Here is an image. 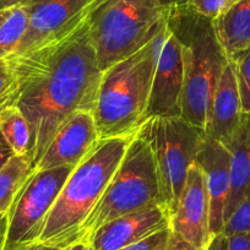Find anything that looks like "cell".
Instances as JSON below:
<instances>
[{
	"label": "cell",
	"mask_w": 250,
	"mask_h": 250,
	"mask_svg": "<svg viewBox=\"0 0 250 250\" xmlns=\"http://www.w3.org/2000/svg\"><path fill=\"white\" fill-rule=\"evenodd\" d=\"M169 228L194 247L204 249L210 239V200L205 175L198 163L188 170Z\"/></svg>",
	"instance_id": "8fae6325"
},
{
	"label": "cell",
	"mask_w": 250,
	"mask_h": 250,
	"mask_svg": "<svg viewBox=\"0 0 250 250\" xmlns=\"http://www.w3.org/2000/svg\"><path fill=\"white\" fill-rule=\"evenodd\" d=\"M167 27L138 52L102 73L92 112L100 139L134 138L145 123Z\"/></svg>",
	"instance_id": "3957f363"
},
{
	"label": "cell",
	"mask_w": 250,
	"mask_h": 250,
	"mask_svg": "<svg viewBox=\"0 0 250 250\" xmlns=\"http://www.w3.org/2000/svg\"><path fill=\"white\" fill-rule=\"evenodd\" d=\"M196 163L205 175L210 200V235L223 232L230 193V155L225 145L204 134Z\"/></svg>",
	"instance_id": "5bb4252c"
},
{
	"label": "cell",
	"mask_w": 250,
	"mask_h": 250,
	"mask_svg": "<svg viewBox=\"0 0 250 250\" xmlns=\"http://www.w3.org/2000/svg\"><path fill=\"white\" fill-rule=\"evenodd\" d=\"M228 237V250H250V232H240Z\"/></svg>",
	"instance_id": "484cf974"
},
{
	"label": "cell",
	"mask_w": 250,
	"mask_h": 250,
	"mask_svg": "<svg viewBox=\"0 0 250 250\" xmlns=\"http://www.w3.org/2000/svg\"><path fill=\"white\" fill-rule=\"evenodd\" d=\"M170 215L163 205H153L120 216L93 230L83 243L88 250H119L169 228Z\"/></svg>",
	"instance_id": "7c38bea8"
},
{
	"label": "cell",
	"mask_w": 250,
	"mask_h": 250,
	"mask_svg": "<svg viewBox=\"0 0 250 250\" xmlns=\"http://www.w3.org/2000/svg\"><path fill=\"white\" fill-rule=\"evenodd\" d=\"M226 147L230 155V193L225 223L250 188V113L243 114L237 131Z\"/></svg>",
	"instance_id": "2e32d148"
},
{
	"label": "cell",
	"mask_w": 250,
	"mask_h": 250,
	"mask_svg": "<svg viewBox=\"0 0 250 250\" xmlns=\"http://www.w3.org/2000/svg\"><path fill=\"white\" fill-rule=\"evenodd\" d=\"M74 168L33 169L8 212L4 250H16L40 242L48 215Z\"/></svg>",
	"instance_id": "ba28073f"
},
{
	"label": "cell",
	"mask_w": 250,
	"mask_h": 250,
	"mask_svg": "<svg viewBox=\"0 0 250 250\" xmlns=\"http://www.w3.org/2000/svg\"><path fill=\"white\" fill-rule=\"evenodd\" d=\"M103 0H40L27 6L28 25L14 54H23L75 27ZM13 54V55H14Z\"/></svg>",
	"instance_id": "9c48e42d"
},
{
	"label": "cell",
	"mask_w": 250,
	"mask_h": 250,
	"mask_svg": "<svg viewBox=\"0 0 250 250\" xmlns=\"http://www.w3.org/2000/svg\"><path fill=\"white\" fill-rule=\"evenodd\" d=\"M87 16L41 47L8 57L19 83L14 104L32 130L33 168L66 120L95 109L102 71Z\"/></svg>",
	"instance_id": "6da1fadb"
},
{
	"label": "cell",
	"mask_w": 250,
	"mask_h": 250,
	"mask_svg": "<svg viewBox=\"0 0 250 250\" xmlns=\"http://www.w3.org/2000/svg\"><path fill=\"white\" fill-rule=\"evenodd\" d=\"M153 205L166 206L157 165L147 143L135 135L102 198L86 221L83 240L104 223Z\"/></svg>",
	"instance_id": "8992f818"
},
{
	"label": "cell",
	"mask_w": 250,
	"mask_h": 250,
	"mask_svg": "<svg viewBox=\"0 0 250 250\" xmlns=\"http://www.w3.org/2000/svg\"><path fill=\"white\" fill-rule=\"evenodd\" d=\"M165 247H166V244H165V245H162V247H160V248H158L157 250H165Z\"/></svg>",
	"instance_id": "d590c367"
},
{
	"label": "cell",
	"mask_w": 250,
	"mask_h": 250,
	"mask_svg": "<svg viewBox=\"0 0 250 250\" xmlns=\"http://www.w3.org/2000/svg\"><path fill=\"white\" fill-rule=\"evenodd\" d=\"M18 78L9 58L0 59V109L14 104L18 95Z\"/></svg>",
	"instance_id": "7402d4cb"
},
{
	"label": "cell",
	"mask_w": 250,
	"mask_h": 250,
	"mask_svg": "<svg viewBox=\"0 0 250 250\" xmlns=\"http://www.w3.org/2000/svg\"><path fill=\"white\" fill-rule=\"evenodd\" d=\"M234 1H237V0H230V5H232V4L234 3Z\"/></svg>",
	"instance_id": "8d00e7d4"
},
{
	"label": "cell",
	"mask_w": 250,
	"mask_h": 250,
	"mask_svg": "<svg viewBox=\"0 0 250 250\" xmlns=\"http://www.w3.org/2000/svg\"><path fill=\"white\" fill-rule=\"evenodd\" d=\"M165 250H204L200 248L194 247L193 244L188 243L187 240H184L183 238H180L179 235L173 233L170 230V234L168 237L167 243H166Z\"/></svg>",
	"instance_id": "4316f807"
},
{
	"label": "cell",
	"mask_w": 250,
	"mask_h": 250,
	"mask_svg": "<svg viewBox=\"0 0 250 250\" xmlns=\"http://www.w3.org/2000/svg\"><path fill=\"white\" fill-rule=\"evenodd\" d=\"M133 138L100 139L74 168L47 217L40 243L65 249L83 240L85 223L102 198Z\"/></svg>",
	"instance_id": "7a4b0ae2"
},
{
	"label": "cell",
	"mask_w": 250,
	"mask_h": 250,
	"mask_svg": "<svg viewBox=\"0 0 250 250\" xmlns=\"http://www.w3.org/2000/svg\"><path fill=\"white\" fill-rule=\"evenodd\" d=\"M16 250H62V249H58V248H53L49 247V245H45L42 244V243H35V244H31V245H26V247L22 248H19Z\"/></svg>",
	"instance_id": "1f68e13d"
},
{
	"label": "cell",
	"mask_w": 250,
	"mask_h": 250,
	"mask_svg": "<svg viewBox=\"0 0 250 250\" xmlns=\"http://www.w3.org/2000/svg\"><path fill=\"white\" fill-rule=\"evenodd\" d=\"M31 0H1L0 1V10L4 9H13L16 6H25L30 4Z\"/></svg>",
	"instance_id": "4dcf8cb0"
},
{
	"label": "cell",
	"mask_w": 250,
	"mask_h": 250,
	"mask_svg": "<svg viewBox=\"0 0 250 250\" xmlns=\"http://www.w3.org/2000/svg\"><path fill=\"white\" fill-rule=\"evenodd\" d=\"M37 1H40V0H31L30 4H35V3H37ZM30 4H28V5H30Z\"/></svg>",
	"instance_id": "e575fe53"
},
{
	"label": "cell",
	"mask_w": 250,
	"mask_h": 250,
	"mask_svg": "<svg viewBox=\"0 0 250 250\" xmlns=\"http://www.w3.org/2000/svg\"><path fill=\"white\" fill-rule=\"evenodd\" d=\"M216 38L226 57L250 47V0H237L212 20Z\"/></svg>",
	"instance_id": "e0dca14e"
},
{
	"label": "cell",
	"mask_w": 250,
	"mask_h": 250,
	"mask_svg": "<svg viewBox=\"0 0 250 250\" xmlns=\"http://www.w3.org/2000/svg\"><path fill=\"white\" fill-rule=\"evenodd\" d=\"M183 90V43L168 23L156 66L146 119L152 117H182Z\"/></svg>",
	"instance_id": "30bf717a"
},
{
	"label": "cell",
	"mask_w": 250,
	"mask_h": 250,
	"mask_svg": "<svg viewBox=\"0 0 250 250\" xmlns=\"http://www.w3.org/2000/svg\"><path fill=\"white\" fill-rule=\"evenodd\" d=\"M0 133L3 134L15 155H32L33 138L30 123L15 104L0 109Z\"/></svg>",
	"instance_id": "d6986e66"
},
{
	"label": "cell",
	"mask_w": 250,
	"mask_h": 250,
	"mask_svg": "<svg viewBox=\"0 0 250 250\" xmlns=\"http://www.w3.org/2000/svg\"><path fill=\"white\" fill-rule=\"evenodd\" d=\"M0 1H1V0H0Z\"/></svg>",
	"instance_id": "74e56055"
},
{
	"label": "cell",
	"mask_w": 250,
	"mask_h": 250,
	"mask_svg": "<svg viewBox=\"0 0 250 250\" xmlns=\"http://www.w3.org/2000/svg\"><path fill=\"white\" fill-rule=\"evenodd\" d=\"M184 3L177 6L169 19V25L188 37L184 41L177 35L184 55L182 118L204 130L208 109L228 58L216 38L212 20L198 15Z\"/></svg>",
	"instance_id": "5b68a950"
},
{
	"label": "cell",
	"mask_w": 250,
	"mask_h": 250,
	"mask_svg": "<svg viewBox=\"0 0 250 250\" xmlns=\"http://www.w3.org/2000/svg\"><path fill=\"white\" fill-rule=\"evenodd\" d=\"M169 234L170 228H167V229L160 230V232L155 233V234L150 235V237L145 238L140 242L134 243V244L122 248L119 250H157L158 248L167 243Z\"/></svg>",
	"instance_id": "d4e9b609"
},
{
	"label": "cell",
	"mask_w": 250,
	"mask_h": 250,
	"mask_svg": "<svg viewBox=\"0 0 250 250\" xmlns=\"http://www.w3.org/2000/svg\"><path fill=\"white\" fill-rule=\"evenodd\" d=\"M27 25V6L14 8L5 22L0 26V59L10 57L16 52Z\"/></svg>",
	"instance_id": "ffe728a7"
},
{
	"label": "cell",
	"mask_w": 250,
	"mask_h": 250,
	"mask_svg": "<svg viewBox=\"0 0 250 250\" xmlns=\"http://www.w3.org/2000/svg\"><path fill=\"white\" fill-rule=\"evenodd\" d=\"M14 156H15V152H14L13 148L10 147L8 141L5 140L3 134L0 133V169H1Z\"/></svg>",
	"instance_id": "f1b7e54d"
},
{
	"label": "cell",
	"mask_w": 250,
	"mask_h": 250,
	"mask_svg": "<svg viewBox=\"0 0 250 250\" xmlns=\"http://www.w3.org/2000/svg\"><path fill=\"white\" fill-rule=\"evenodd\" d=\"M240 232H250V188L223 227L226 235Z\"/></svg>",
	"instance_id": "603a6c76"
},
{
	"label": "cell",
	"mask_w": 250,
	"mask_h": 250,
	"mask_svg": "<svg viewBox=\"0 0 250 250\" xmlns=\"http://www.w3.org/2000/svg\"><path fill=\"white\" fill-rule=\"evenodd\" d=\"M13 9H4V10H0V26L5 22V20L9 18V15L11 14Z\"/></svg>",
	"instance_id": "836d02e7"
},
{
	"label": "cell",
	"mask_w": 250,
	"mask_h": 250,
	"mask_svg": "<svg viewBox=\"0 0 250 250\" xmlns=\"http://www.w3.org/2000/svg\"><path fill=\"white\" fill-rule=\"evenodd\" d=\"M235 74L243 114L250 113V47L228 58Z\"/></svg>",
	"instance_id": "44dd1931"
},
{
	"label": "cell",
	"mask_w": 250,
	"mask_h": 250,
	"mask_svg": "<svg viewBox=\"0 0 250 250\" xmlns=\"http://www.w3.org/2000/svg\"><path fill=\"white\" fill-rule=\"evenodd\" d=\"M185 0H103L87 16L101 71L155 38Z\"/></svg>",
	"instance_id": "277c9868"
},
{
	"label": "cell",
	"mask_w": 250,
	"mask_h": 250,
	"mask_svg": "<svg viewBox=\"0 0 250 250\" xmlns=\"http://www.w3.org/2000/svg\"><path fill=\"white\" fill-rule=\"evenodd\" d=\"M243 112L235 74L229 62L223 69L206 114L204 134L227 145L242 122Z\"/></svg>",
	"instance_id": "9a60e30c"
},
{
	"label": "cell",
	"mask_w": 250,
	"mask_h": 250,
	"mask_svg": "<svg viewBox=\"0 0 250 250\" xmlns=\"http://www.w3.org/2000/svg\"><path fill=\"white\" fill-rule=\"evenodd\" d=\"M204 250H228V237L223 232L211 235Z\"/></svg>",
	"instance_id": "83f0119b"
},
{
	"label": "cell",
	"mask_w": 250,
	"mask_h": 250,
	"mask_svg": "<svg viewBox=\"0 0 250 250\" xmlns=\"http://www.w3.org/2000/svg\"><path fill=\"white\" fill-rule=\"evenodd\" d=\"M136 136L145 140L152 151L163 201L172 215L184 187L188 170L196 162L204 130L182 117H152L145 120Z\"/></svg>",
	"instance_id": "52a82bcc"
},
{
	"label": "cell",
	"mask_w": 250,
	"mask_h": 250,
	"mask_svg": "<svg viewBox=\"0 0 250 250\" xmlns=\"http://www.w3.org/2000/svg\"><path fill=\"white\" fill-rule=\"evenodd\" d=\"M100 141L92 112H78L58 130L33 169L76 167Z\"/></svg>",
	"instance_id": "4fadbf2b"
},
{
	"label": "cell",
	"mask_w": 250,
	"mask_h": 250,
	"mask_svg": "<svg viewBox=\"0 0 250 250\" xmlns=\"http://www.w3.org/2000/svg\"><path fill=\"white\" fill-rule=\"evenodd\" d=\"M185 5L198 15L215 20L230 6V0H185Z\"/></svg>",
	"instance_id": "cb8c5ba5"
},
{
	"label": "cell",
	"mask_w": 250,
	"mask_h": 250,
	"mask_svg": "<svg viewBox=\"0 0 250 250\" xmlns=\"http://www.w3.org/2000/svg\"><path fill=\"white\" fill-rule=\"evenodd\" d=\"M9 213H0V250L5 249L6 235H8Z\"/></svg>",
	"instance_id": "f546056e"
},
{
	"label": "cell",
	"mask_w": 250,
	"mask_h": 250,
	"mask_svg": "<svg viewBox=\"0 0 250 250\" xmlns=\"http://www.w3.org/2000/svg\"><path fill=\"white\" fill-rule=\"evenodd\" d=\"M62 250H88V247L86 243L79 242V243H75V244L70 245V247L65 248V249H62Z\"/></svg>",
	"instance_id": "d6a6232c"
},
{
	"label": "cell",
	"mask_w": 250,
	"mask_h": 250,
	"mask_svg": "<svg viewBox=\"0 0 250 250\" xmlns=\"http://www.w3.org/2000/svg\"><path fill=\"white\" fill-rule=\"evenodd\" d=\"M32 172L33 157L31 153L15 155L0 169V213L9 212Z\"/></svg>",
	"instance_id": "ac0fdd59"
}]
</instances>
